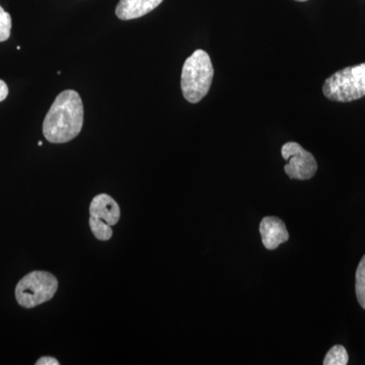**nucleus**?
<instances>
[{
  "label": "nucleus",
  "mask_w": 365,
  "mask_h": 365,
  "mask_svg": "<svg viewBox=\"0 0 365 365\" xmlns=\"http://www.w3.org/2000/svg\"><path fill=\"white\" fill-rule=\"evenodd\" d=\"M83 125V105L78 91L60 93L46 115L43 134L51 143H66L81 133Z\"/></svg>",
  "instance_id": "nucleus-1"
},
{
  "label": "nucleus",
  "mask_w": 365,
  "mask_h": 365,
  "mask_svg": "<svg viewBox=\"0 0 365 365\" xmlns=\"http://www.w3.org/2000/svg\"><path fill=\"white\" fill-rule=\"evenodd\" d=\"M213 71L210 57L203 50H196L182 66L181 88L182 96L192 104L200 102L210 90Z\"/></svg>",
  "instance_id": "nucleus-2"
},
{
  "label": "nucleus",
  "mask_w": 365,
  "mask_h": 365,
  "mask_svg": "<svg viewBox=\"0 0 365 365\" xmlns=\"http://www.w3.org/2000/svg\"><path fill=\"white\" fill-rule=\"evenodd\" d=\"M323 93L333 102L347 103L365 97V63L346 67L325 81Z\"/></svg>",
  "instance_id": "nucleus-3"
},
{
  "label": "nucleus",
  "mask_w": 365,
  "mask_h": 365,
  "mask_svg": "<svg viewBox=\"0 0 365 365\" xmlns=\"http://www.w3.org/2000/svg\"><path fill=\"white\" fill-rule=\"evenodd\" d=\"M57 288L58 281L53 274L33 271L19 281L16 287V302L26 309H32L52 299Z\"/></svg>",
  "instance_id": "nucleus-4"
},
{
  "label": "nucleus",
  "mask_w": 365,
  "mask_h": 365,
  "mask_svg": "<svg viewBox=\"0 0 365 365\" xmlns=\"http://www.w3.org/2000/svg\"><path fill=\"white\" fill-rule=\"evenodd\" d=\"M281 155L287 160L284 170L290 179L309 180L318 170V163L314 155L299 143H285L281 148Z\"/></svg>",
  "instance_id": "nucleus-5"
},
{
  "label": "nucleus",
  "mask_w": 365,
  "mask_h": 365,
  "mask_svg": "<svg viewBox=\"0 0 365 365\" xmlns=\"http://www.w3.org/2000/svg\"><path fill=\"white\" fill-rule=\"evenodd\" d=\"M260 232L264 247L268 250L278 248L289 237L285 223L275 216H267L262 220Z\"/></svg>",
  "instance_id": "nucleus-6"
},
{
  "label": "nucleus",
  "mask_w": 365,
  "mask_h": 365,
  "mask_svg": "<svg viewBox=\"0 0 365 365\" xmlns=\"http://www.w3.org/2000/svg\"><path fill=\"white\" fill-rule=\"evenodd\" d=\"M91 216L104 220L108 225H117L121 215L119 205L111 196L100 194L93 199L90 207Z\"/></svg>",
  "instance_id": "nucleus-7"
},
{
  "label": "nucleus",
  "mask_w": 365,
  "mask_h": 365,
  "mask_svg": "<svg viewBox=\"0 0 365 365\" xmlns=\"http://www.w3.org/2000/svg\"><path fill=\"white\" fill-rule=\"evenodd\" d=\"M163 0H120L116 7V16L120 20L139 19L157 9Z\"/></svg>",
  "instance_id": "nucleus-8"
},
{
  "label": "nucleus",
  "mask_w": 365,
  "mask_h": 365,
  "mask_svg": "<svg viewBox=\"0 0 365 365\" xmlns=\"http://www.w3.org/2000/svg\"><path fill=\"white\" fill-rule=\"evenodd\" d=\"M90 227L93 235L100 241H108V240L111 239L113 235L112 227L105 222L104 220L91 216Z\"/></svg>",
  "instance_id": "nucleus-9"
},
{
  "label": "nucleus",
  "mask_w": 365,
  "mask_h": 365,
  "mask_svg": "<svg viewBox=\"0 0 365 365\" xmlns=\"http://www.w3.org/2000/svg\"><path fill=\"white\" fill-rule=\"evenodd\" d=\"M348 353L342 345H335L327 353L324 364L325 365H346L348 364Z\"/></svg>",
  "instance_id": "nucleus-10"
},
{
  "label": "nucleus",
  "mask_w": 365,
  "mask_h": 365,
  "mask_svg": "<svg viewBox=\"0 0 365 365\" xmlns=\"http://www.w3.org/2000/svg\"><path fill=\"white\" fill-rule=\"evenodd\" d=\"M355 290H356L357 300H359L360 306L365 309V255L360 261L356 270Z\"/></svg>",
  "instance_id": "nucleus-11"
},
{
  "label": "nucleus",
  "mask_w": 365,
  "mask_h": 365,
  "mask_svg": "<svg viewBox=\"0 0 365 365\" xmlns=\"http://www.w3.org/2000/svg\"><path fill=\"white\" fill-rule=\"evenodd\" d=\"M11 16L0 6V42H4L11 37Z\"/></svg>",
  "instance_id": "nucleus-12"
},
{
  "label": "nucleus",
  "mask_w": 365,
  "mask_h": 365,
  "mask_svg": "<svg viewBox=\"0 0 365 365\" xmlns=\"http://www.w3.org/2000/svg\"><path fill=\"white\" fill-rule=\"evenodd\" d=\"M37 365H59L58 360L53 359V357L45 356L42 357L36 362Z\"/></svg>",
  "instance_id": "nucleus-13"
},
{
  "label": "nucleus",
  "mask_w": 365,
  "mask_h": 365,
  "mask_svg": "<svg viewBox=\"0 0 365 365\" xmlns=\"http://www.w3.org/2000/svg\"><path fill=\"white\" fill-rule=\"evenodd\" d=\"M9 96V88L4 81L0 79V102H4Z\"/></svg>",
  "instance_id": "nucleus-14"
},
{
  "label": "nucleus",
  "mask_w": 365,
  "mask_h": 365,
  "mask_svg": "<svg viewBox=\"0 0 365 365\" xmlns=\"http://www.w3.org/2000/svg\"><path fill=\"white\" fill-rule=\"evenodd\" d=\"M295 1L304 2L307 1V0H295Z\"/></svg>",
  "instance_id": "nucleus-15"
},
{
  "label": "nucleus",
  "mask_w": 365,
  "mask_h": 365,
  "mask_svg": "<svg viewBox=\"0 0 365 365\" xmlns=\"http://www.w3.org/2000/svg\"><path fill=\"white\" fill-rule=\"evenodd\" d=\"M38 144H39V145L41 146V145H42L43 143H42V141H39V143H38Z\"/></svg>",
  "instance_id": "nucleus-16"
}]
</instances>
